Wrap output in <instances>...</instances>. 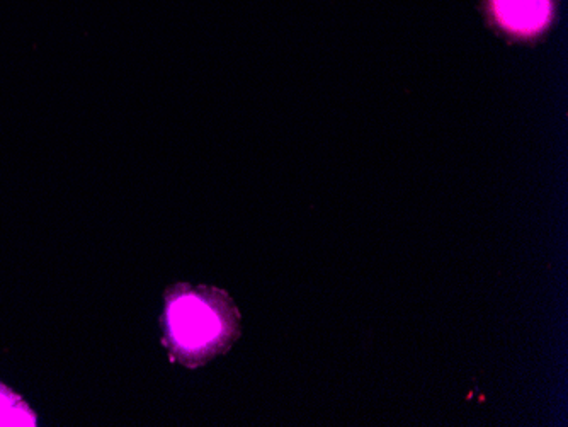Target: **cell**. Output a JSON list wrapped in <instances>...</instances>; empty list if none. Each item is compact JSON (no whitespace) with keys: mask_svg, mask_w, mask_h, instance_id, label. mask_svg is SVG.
I'll return each instance as SVG.
<instances>
[{"mask_svg":"<svg viewBox=\"0 0 568 427\" xmlns=\"http://www.w3.org/2000/svg\"><path fill=\"white\" fill-rule=\"evenodd\" d=\"M165 327V339L177 358L199 364L231 342L235 312L220 291L175 289L167 300Z\"/></svg>","mask_w":568,"mask_h":427,"instance_id":"cell-1","label":"cell"},{"mask_svg":"<svg viewBox=\"0 0 568 427\" xmlns=\"http://www.w3.org/2000/svg\"><path fill=\"white\" fill-rule=\"evenodd\" d=\"M0 425H34V415L21 400L0 385Z\"/></svg>","mask_w":568,"mask_h":427,"instance_id":"cell-3","label":"cell"},{"mask_svg":"<svg viewBox=\"0 0 568 427\" xmlns=\"http://www.w3.org/2000/svg\"><path fill=\"white\" fill-rule=\"evenodd\" d=\"M497 21L517 34H533L548 24L551 0H492Z\"/></svg>","mask_w":568,"mask_h":427,"instance_id":"cell-2","label":"cell"}]
</instances>
